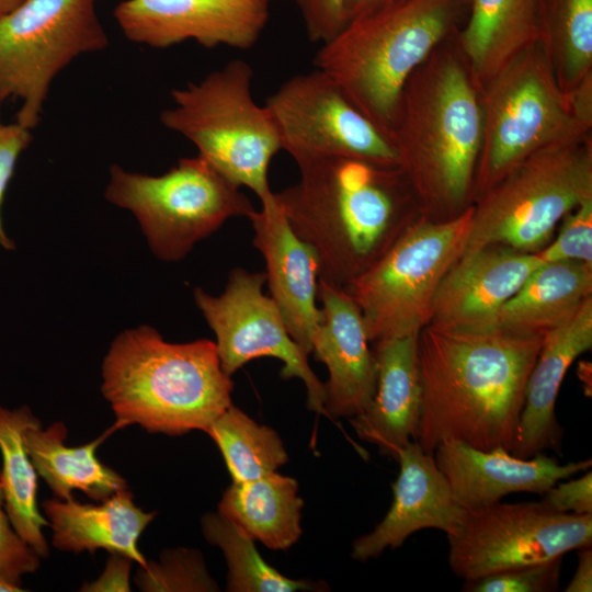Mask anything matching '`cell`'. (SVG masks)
Masks as SVG:
<instances>
[{
  "label": "cell",
  "mask_w": 592,
  "mask_h": 592,
  "mask_svg": "<svg viewBox=\"0 0 592 592\" xmlns=\"http://www.w3.org/2000/svg\"><path fill=\"white\" fill-rule=\"evenodd\" d=\"M418 337L375 343L376 391L371 403L350 420L361 440L377 445L383 455L396 460L402 448L417 439L419 430L422 389Z\"/></svg>",
  "instance_id": "obj_22"
},
{
  "label": "cell",
  "mask_w": 592,
  "mask_h": 592,
  "mask_svg": "<svg viewBox=\"0 0 592 592\" xmlns=\"http://www.w3.org/2000/svg\"><path fill=\"white\" fill-rule=\"evenodd\" d=\"M591 346L592 297H589L570 317L543 337L526 384L511 454L531 458L546 449H559L562 429L556 418V399L567 369Z\"/></svg>",
  "instance_id": "obj_21"
},
{
  "label": "cell",
  "mask_w": 592,
  "mask_h": 592,
  "mask_svg": "<svg viewBox=\"0 0 592 592\" xmlns=\"http://www.w3.org/2000/svg\"><path fill=\"white\" fill-rule=\"evenodd\" d=\"M538 254L544 262L579 261L592 264V198L562 218L558 236Z\"/></svg>",
  "instance_id": "obj_34"
},
{
  "label": "cell",
  "mask_w": 592,
  "mask_h": 592,
  "mask_svg": "<svg viewBox=\"0 0 592 592\" xmlns=\"http://www.w3.org/2000/svg\"><path fill=\"white\" fill-rule=\"evenodd\" d=\"M253 69L235 59L198 82L171 91L161 124L190 140L198 156L261 205L274 201L269 169L282 150L273 118L252 94Z\"/></svg>",
  "instance_id": "obj_7"
},
{
  "label": "cell",
  "mask_w": 592,
  "mask_h": 592,
  "mask_svg": "<svg viewBox=\"0 0 592 592\" xmlns=\"http://www.w3.org/2000/svg\"><path fill=\"white\" fill-rule=\"evenodd\" d=\"M562 558L521 566L464 581L466 592H551L559 588Z\"/></svg>",
  "instance_id": "obj_33"
},
{
  "label": "cell",
  "mask_w": 592,
  "mask_h": 592,
  "mask_svg": "<svg viewBox=\"0 0 592 592\" xmlns=\"http://www.w3.org/2000/svg\"><path fill=\"white\" fill-rule=\"evenodd\" d=\"M433 455L456 500L465 509L487 506L516 492L543 496L558 481L585 471L592 465L590 458L560 464L544 453L520 458L502 447L482 451L457 441L439 444Z\"/></svg>",
  "instance_id": "obj_20"
},
{
  "label": "cell",
  "mask_w": 592,
  "mask_h": 592,
  "mask_svg": "<svg viewBox=\"0 0 592 592\" xmlns=\"http://www.w3.org/2000/svg\"><path fill=\"white\" fill-rule=\"evenodd\" d=\"M206 433L220 449L232 481L258 479L288 462L280 435L234 405L213 421Z\"/></svg>",
  "instance_id": "obj_30"
},
{
  "label": "cell",
  "mask_w": 592,
  "mask_h": 592,
  "mask_svg": "<svg viewBox=\"0 0 592 592\" xmlns=\"http://www.w3.org/2000/svg\"><path fill=\"white\" fill-rule=\"evenodd\" d=\"M322 320L311 337V353L323 363L325 414L353 418L372 401L377 366L360 308L343 287L319 280Z\"/></svg>",
  "instance_id": "obj_16"
},
{
  "label": "cell",
  "mask_w": 592,
  "mask_h": 592,
  "mask_svg": "<svg viewBox=\"0 0 592 592\" xmlns=\"http://www.w3.org/2000/svg\"><path fill=\"white\" fill-rule=\"evenodd\" d=\"M240 189L197 155L161 175L113 164L105 197L134 214L156 257L177 262L227 220L250 218L257 209Z\"/></svg>",
  "instance_id": "obj_10"
},
{
  "label": "cell",
  "mask_w": 592,
  "mask_h": 592,
  "mask_svg": "<svg viewBox=\"0 0 592 592\" xmlns=\"http://www.w3.org/2000/svg\"><path fill=\"white\" fill-rule=\"evenodd\" d=\"M282 150L297 163L343 158L398 169L396 151L385 134L325 71L298 73L265 101Z\"/></svg>",
  "instance_id": "obj_13"
},
{
  "label": "cell",
  "mask_w": 592,
  "mask_h": 592,
  "mask_svg": "<svg viewBox=\"0 0 592 592\" xmlns=\"http://www.w3.org/2000/svg\"><path fill=\"white\" fill-rule=\"evenodd\" d=\"M482 138L473 202L531 155L591 137L592 78L565 91L537 43L479 91Z\"/></svg>",
  "instance_id": "obj_6"
},
{
  "label": "cell",
  "mask_w": 592,
  "mask_h": 592,
  "mask_svg": "<svg viewBox=\"0 0 592 592\" xmlns=\"http://www.w3.org/2000/svg\"><path fill=\"white\" fill-rule=\"evenodd\" d=\"M116 431L112 425L102 436L81 446L65 444L67 429L55 422L43 429L37 420L24 433V444L36 473L46 481L58 499L71 498L73 490L86 493L94 501H103L126 490V480L101 463L95 451Z\"/></svg>",
  "instance_id": "obj_26"
},
{
  "label": "cell",
  "mask_w": 592,
  "mask_h": 592,
  "mask_svg": "<svg viewBox=\"0 0 592 592\" xmlns=\"http://www.w3.org/2000/svg\"><path fill=\"white\" fill-rule=\"evenodd\" d=\"M591 198L592 137L542 149L473 202L463 254L489 246L539 252L558 223Z\"/></svg>",
  "instance_id": "obj_8"
},
{
  "label": "cell",
  "mask_w": 592,
  "mask_h": 592,
  "mask_svg": "<svg viewBox=\"0 0 592 592\" xmlns=\"http://www.w3.org/2000/svg\"><path fill=\"white\" fill-rule=\"evenodd\" d=\"M473 204L462 214L409 221L390 247L344 291L361 310L369 342L419 333L437 288L464 252Z\"/></svg>",
  "instance_id": "obj_9"
},
{
  "label": "cell",
  "mask_w": 592,
  "mask_h": 592,
  "mask_svg": "<svg viewBox=\"0 0 592 592\" xmlns=\"http://www.w3.org/2000/svg\"><path fill=\"white\" fill-rule=\"evenodd\" d=\"M468 5L469 0H403L353 19L320 45L314 65L390 140L407 80L456 34Z\"/></svg>",
  "instance_id": "obj_5"
},
{
  "label": "cell",
  "mask_w": 592,
  "mask_h": 592,
  "mask_svg": "<svg viewBox=\"0 0 592 592\" xmlns=\"http://www.w3.org/2000/svg\"><path fill=\"white\" fill-rule=\"evenodd\" d=\"M264 272L234 267L219 295L194 289L195 305L215 334L221 368L231 376L255 358H277L283 363L282 378L300 379L307 407L325 414V384L311 369L308 354L291 337L273 299L264 294Z\"/></svg>",
  "instance_id": "obj_14"
},
{
  "label": "cell",
  "mask_w": 592,
  "mask_h": 592,
  "mask_svg": "<svg viewBox=\"0 0 592 592\" xmlns=\"http://www.w3.org/2000/svg\"><path fill=\"white\" fill-rule=\"evenodd\" d=\"M540 8L542 0H469L455 42L479 91L538 43Z\"/></svg>",
  "instance_id": "obj_24"
},
{
  "label": "cell",
  "mask_w": 592,
  "mask_h": 592,
  "mask_svg": "<svg viewBox=\"0 0 592 592\" xmlns=\"http://www.w3.org/2000/svg\"><path fill=\"white\" fill-rule=\"evenodd\" d=\"M300 14L309 42L325 44L348 23L346 0H291Z\"/></svg>",
  "instance_id": "obj_36"
},
{
  "label": "cell",
  "mask_w": 592,
  "mask_h": 592,
  "mask_svg": "<svg viewBox=\"0 0 592 592\" xmlns=\"http://www.w3.org/2000/svg\"><path fill=\"white\" fill-rule=\"evenodd\" d=\"M23 589L21 588H18V587H14L12 584H9L7 582H3L0 580V591H3V592H11V591H22Z\"/></svg>",
  "instance_id": "obj_43"
},
{
  "label": "cell",
  "mask_w": 592,
  "mask_h": 592,
  "mask_svg": "<svg viewBox=\"0 0 592 592\" xmlns=\"http://www.w3.org/2000/svg\"><path fill=\"white\" fill-rule=\"evenodd\" d=\"M53 530L54 547L75 554H93L103 548L122 555L141 567L147 561L138 549L143 531L155 519L156 512H145L133 501L128 489L102 501L88 504L69 499H49L42 503Z\"/></svg>",
  "instance_id": "obj_23"
},
{
  "label": "cell",
  "mask_w": 592,
  "mask_h": 592,
  "mask_svg": "<svg viewBox=\"0 0 592 592\" xmlns=\"http://www.w3.org/2000/svg\"><path fill=\"white\" fill-rule=\"evenodd\" d=\"M39 558L12 526L0 483V580L21 588L22 576L35 572Z\"/></svg>",
  "instance_id": "obj_35"
},
{
  "label": "cell",
  "mask_w": 592,
  "mask_h": 592,
  "mask_svg": "<svg viewBox=\"0 0 592 592\" xmlns=\"http://www.w3.org/2000/svg\"><path fill=\"white\" fill-rule=\"evenodd\" d=\"M37 419L27 407H0V483L10 522L18 534L42 558L49 555L43 527L49 523L36 503L37 478L24 444L25 430Z\"/></svg>",
  "instance_id": "obj_28"
},
{
  "label": "cell",
  "mask_w": 592,
  "mask_h": 592,
  "mask_svg": "<svg viewBox=\"0 0 592 592\" xmlns=\"http://www.w3.org/2000/svg\"><path fill=\"white\" fill-rule=\"evenodd\" d=\"M448 566L464 581L563 557L591 546L592 514L561 513L542 501L466 509L447 536Z\"/></svg>",
  "instance_id": "obj_12"
},
{
  "label": "cell",
  "mask_w": 592,
  "mask_h": 592,
  "mask_svg": "<svg viewBox=\"0 0 592 592\" xmlns=\"http://www.w3.org/2000/svg\"><path fill=\"white\" fill-rule=\"evenodd\" d=\"M0 125H1V121H0Z\"/></svg>",
  "instance_id": "obj_44"
},
{
  "label": "cell",
  "mask_w": 592,
  "mask_h": 592,
  "mask_svg": "<svg viewBox=\"0 0 592 592\" xmlns=\"http://www.w3.org/2000/svg\"><path fill=\"white\" fill-rule=\"evenodd\" d=\"M138 582L148 591H216L217 584L208 576L202 557L196 551L178 549L161 556V562L143 567Z\"/></svg>",
  "instance_id": "obj_32"
},
{
  "label": "cell",
  "mask_w": 592,
  "mask_h": 592,
  "mask_svg": "<svg viewBox=\"0 0 592 592\" xmlns=\"http://www.w3.org/2000/svg\"><path fill=\"white\" fill-rule=\"evenodd\" d=\"M253 246L265 262V283L293 340L308 355L311 337L322 320L318 307L319 260L300 239L275 200L249 218Z\"/></svg>",
  "instance_id": "obj_19"
},
{
  "label": "cell",
  "mask_w": 592,
  "mask_h": 592,
  "mask_svg": "<svg viewBox=\"0 0 592 592\" xmlns=\"http://www.w3.org/2000/svg\"><path fill=\"white\" fill-rule=\"evenodd\" d=\"M578 550V565L571 581L565 588L566 592L592 591V549L585 546Z\"/></svg>",
  "instance_id": "obj_40"
},
{
  "label": "cell",
  "mask_w": 592,
  "mask_h": 592,
  "mask_svg": "<svg viewBox=\"0 0 592 592\" xmlns=\"http://www.w3.org/2000/svg\"><path fill=\"white\" fill-rule=\"evenodd\" d=\"M540 501L556 512L592 514L591 470H585L576 479L558 481L543 494Z\"/></svg>",
  "instance_id": "obj_38"
},
{
  "label": "cell",
  "mask_w": 592,
  "mask_h": 592,
  "mask_svg": "<svg viewBox=\"0 0 592 592\" xmlns=\"http://www.w3.org/2000/svg\"><path fill=\"white\" fill-rule=\"evenodd\" d=\"M107 45L95 0H24L0 15V105L20 100L16 123L34 128L54 78Z\"/></svg>",
  "instance_id": "obj_11"
},
{
  "label": "cell",
  "mask_w": 592,
  "mask_h": 592,
  "mask_svg": "<svg viewBox=\"0 0 592 592\" xmlns=\"http://www.w3.org/2000/svg\"><path fill=\"white\" fill-rule=\"evenodd\" d=\"M24 0H0V15L11 11Z\"/></svg>",
  "instance_id": "obj_42"
},
{
  "label": "cell",
  "mask_w": 592,
  "mask_h": 592,
  "mask_svg": "<svg viewBox=\"0 0 592 592\" xmlns=\"http://www.w3.org/2000/svg\"><path fill=\"white\" fill-rule=\"evenodd\" d=\"M544 261L504 246L460 255L442 280L430 325L458 331L496 328L499 310Z\"/></svg>",
  "instance_id": "obj_17"
},
{
  "label": "cell",
  "mask_w": 592,
  "mask_h": 592,
  "mask_svg": "<svg viewBox=\"0 0 592 592\" xmlns=\"http://www.w3.org/2000/svg\"><path fill=\"white\" fill-rule=\"evenodd\" d=\"M538 44L565 91L591 79L592 0H542Z\"/></svg>",
  "instance_id": "obj_29"
},
{
  "label": "cell",
  "mask_w": 592,
  "mask_h": 592,
  "mask_svg": "<svg viewBox=\"0 0 592 592\" xmlns=\"http://www.w3.org/2000/svg\"><path fill=\"white\" fill-rule=\"evenodd\" d=\"M481 138L479 90L453 35L407 80L390 133L423 216L444 220L473 204Z\"/></svg>",
  "instance_id": "obj_2"
},
{
  "label": "cell",
  "mask_w": 592,
  "mask_h": 592,
  "mask_svg": "<svg viewBox=\"0 0 592 592\" xmlns=\"http://www.w3.org/2000/svg\"><path fill=\"white\" fill-rule=\"evenodd\" d=\"M30 130L18 123L0 125V246L7 250H13L14 242L3 228L1 206L18 159L31 143Z\"/></svg>",
  "instance_id": "obj_37"
},
{
  "label": "cell",
  "mask_w": 592,
  "mask_h": 592,
  "mask_svg": "<svg viewBox=\"0 0 592 592\" xmlns=\"http://www.w3.org/2000/svg\"><path fill=\"white\" fill-rule=\"evenodd\" d=\"M297 481L271 473L258 479L232 481L218 504V512L267 548L286 550L301 535Z\"/></svg>",
  "instance_id": "obj_27"
},
{
  "label": "cell",
  "mask_w": 592,
  "mask_h": 592,
  "mask_svg": "<svg viewBox=\"0 0 592 592\" xmlns=\"http://www.w3.org/2000/svg\"><path fill=\"white\" fill-rule=\"evenodd\" d=\"M543 337L426 325L418 337L419 445L426 453L446 441L511 452Z\"/></svg>",
  "instance_id": "obj_1"
},
{
  "label": "cell",
  "mask_w": 592,
  "mask_h": 592,
  "mask_svg": "<svg viewBox=\"0 0 592 592\" xmlns=\"http://www.w3.org/2000/svg\"><path fill=\"white\" fill-rule=\"evenodd\" d=\"M130 560L112 554L103 574L93 583L86 584L84 591H129L128 574Z\"/></svg>",
  "instance_id": "obj_39"
},
{
  "label": "cell",
  "mask_w": 592,
  "mask_h": 592,
  "mask_svg": "<svg viewBox=\"0 0 592 592\" xmlns=\"http://www.w3.org/2000/svg\"><path fill=\"white\" fill-rule=\"evenodd\" d=\"M403 0H346L348 22Z\"/></svg>",
  "instance_id": "obj_41"
},
{
  "label": "cell",
  "mask_w": 592,
  "mask_h": 592,
  "mask_svg": "<svg viewBox=\"0 0 592 592\" xmlns=\"http://www.w3.org/2000/svg\"><path fill=\"white\" fill-rule=\"evenodd\" d=\"M274 196L319 260V280L343 287L372 265L410 221L399 169L343 158L301 164Z\"/></svg>",
  "instance_id": "obj_3"
},
{
  "label": "cell",
  "mask_w": 592,
  "mask_h": 592,
  "mask_svg": "<svg viewBox=\"0 0 592 592\" xmlns=\"http://www.w3.org/2000/svg\"><path fill=\"white\" fill-rule=\"evenodd\" d=\"M205 538L218 546L227 561V591L295 592L315 589L304 580H293L271 567L257 550L254 539L234 522L218 513L202 519Z\"/></svg>",
  "instance_id": "obj_31"
},
{
  "label": "cell",
  "mask_w": 592,
  "mask_h": 592,
  "mask_svg": "<svg viewBox=\"0 0 592 592\" xmlns=\"http://www.w3.org/2000/svg\"><path fill=\"white\" fill-rule=\"evenodd\" d=\"M397 462L400 470L392 483V503L371 533L354 540L351 556L357 561L401 546L420 530L435 528L448 536L463 521L466 509L456 500L433 453H426L413 440L402 448Z\"/></svg>",
  "instance_id": "obj_18"
},
{
  "label": "cell",
  "mask_w": 592,
  "mask_h": 592,
  "mask_svg": "<svg viewBox=\"0 0 592 592\" xmlns=\"http://www.w3.org/2000/svg\"><path fill=\"white\" fill-rule=\"evenodd\" d=\"M215 342L171 343L152 327L125 330L102 363L101 390L116 430L139 424L151 433L206 432L231 403L234 383Z\"/></svg>",
  "instance_id": "obj_4"
},
{
  "label": "cell",
  "mask_w": 592,
  "mask_h": 592,
  "mask_svg": "<svg viewBox=\"0 0 592 592\" xmlns=\"http://www.w3.org/2000/svg\"><path fill=\"white\" fill-rule=\"evenodd\" d=\"M271 0H124L114 18L130 42L168 48L195 41L247 50L261 37Z\"/></svg>",
  "instance_id": "obj_15"
},
{
  "label": "cell",
  "mask_w": 592,
  "mask_h": 592,
  "mask_svg": "<svg viewBox=\"0 0 592 592\" xmlns=\"http://www.w3.org/2000/svg\"><path fill=\"white\" fill-rule=\"evenodd\" d=\"M592 297V264L554 261L540 264L501 307L496 328L544 335Z\"/></svg>",
  "instance_id": "obj_25"
}]
</instances>
